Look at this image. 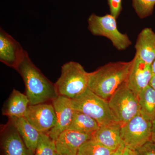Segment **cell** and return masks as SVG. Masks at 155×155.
I'll use <instances>...</instances> for the list:
<instances>
[{
    "instance_id": "cell-1",
    "label": "cell",
    "mask_w": 155,
    "mask_h": 155,
    "mask_svg": "<svg viewBox=\"0 0 155 155\" xmlns=\"http://www.w3.org/2000/svg\"><path fill=\"white\" fill-rule=\"evenodd\" d=\"M16 70L24 81L30 105L51 102L59 96L55 84L34 64L26 51Z\"/></svg>"
},
{
    "instance_id": "cell-13",
    "label": "cell",
    "mask_w": 155,
    "mask_h": 155,
    "mask_svg": "<svg viewBox=\"0 0 155 155\" xmlns=\"http://www.w3.org/2000/svg\"><path fill=\"white\" fill-rule=\"evenodd\" d=\"M92 135L67 130L61 134L55 140L58 155H77L79 148Z\"/></svg>"
},
{
    "instance_id": "cell-15",
    "label": "cell",
    "mask_w": 155,
    "mask_h": 155,
    "mask_svg": "<svg viewBox=\"0 0 155 155\" xmlns=\"http://www.w3.org/2000/svg\"><path fill=\"white\" fill-rule=\"evenodd\" d=\"M29 101L26 95L14 89L2 108V114L10 118L24 117Z\"/></svg>"
},
{
    "instance_id": "cell-16",
    "label": "cell",
    "mask_w": 155,
    "mask_h": 155,
    "mask_svg": "<svg viewBox=\"0 0 155 155\" xmlns=\"http://www.w3.org/2000/svg\"><path fill=\"white\" fill-rule=\"evenodd\" d=\"M121 126L117 122L101 126L92 138L110 149L116 150L123 144L121 137Z\"/></svg>"
},
{
    "instance_id": "cell-9",
    "label": "cell",
    "mask_w": 155,
    "mask_h": 155,
    "mask_svg": "<svg viewBox=\"0 0 155 155\" xmlns=\"http://www.w3.org/2000/svg\"><path fill=\"white\" fill-rule=\"evenodd\" d=\"M2 155H34L26 146L12 119L1 128Z\"/></svg>"
},
{
    "instance_id": "cell-30",
    "label": "cell",
    "mask_w": 155,
    "mask_h": 155,
    "mask_svg": "<svg viewBox=\"0 0 155 155\" xmlns=\"http://www.w3.org/2000/svg\"><path fill=\"white\" fill-rule=\"evenodd\" d=\"M152 140L153 142L155 143V137L152 139Z\"/></svg>"
},
{
    "instance_id": "cell-6",
    "label": "cell",
    "mask_w": 155,
    "mask_h": 155,
    "mask_svg": "<svg viewBox=\"0 0 155 155\" xmlns=\"http://www.w3.org/2000/svg\"><path fill=\"white\" fill-rule=\"evenodd\" d=\"M115 121L121 125L127 123L139 113L138 96L123 83L108 100Z\"/></svg>"
},
{
    "instance_id": "cell-2",
    "label": "cell",
    "mask_w": 155,
    "mask_h": 155,
    "mask_svg": "<svg viewBox=\"0 0 155 155\" xmlns=\"http://www.w3.org/2000/svg\"><path fill=\"white\" fill-rule=\"evenodd\" d=\"M132 61L110 62L89 72L88 88L104 99H109L126 82Z\"/></svg>"
},
{
    "instance_id": "cell-25",
    "label": "cell",
    "mask_w": 155,
    "mask_h": 155,
    "mask_svg": "<svg viewBox=\"0 0 155 155\" xmlns=\"http://www.w3.org/2000/svg\"><path fill=\"white\" fill-rule=\"evenodd\" d=\"M125 147H125V144L123 143V144L121 145L111 155H123Z\"/></svg>"
},
{
    "instance_id": "cell-17",
    "label": "cell",
    "mask_w": 155,
    "mask_h": 155,
    "mask_svg": "<svg viewBox=\"0 0 155 155\" xmlns=\"http://www.w3.org/2000/svg\"><path fill=\"white\" fill-rule=\"evenodd\" d=\"M11 119L13 120L18 133L26 146L35 154L40 132L32 126L24 117Z\"/></svg>"
},
{
    "instance_id": "cell-20",
    "label": "cell",
    "mask_w": 155,
    "mask_h": 155,
    "mask_svg": "<svg viewBox=\"0 0 155 155\" xmlns=\"http://www.w3.org/2000/svg\"><path fill=\"white\" fill-rule=\"evenodd\" d=\"M114 151L91 138L80 147L77 155H111Z\"/></svg>"
},
{
    "instance_id": "cell-7",
    "label": "cell",
    "mask_w": 155,
    "mask_h": 155,
    "mask_svg": "<svg viewBox=\"0 0 155 155\" xmlns=\"http://www.w3.org/2000/svg\"><path fill=\"white\" fill-rule=\"evenodd\" d=\"M121 137L125 147L132 150L142 146L152 138V122L139 113L121 126Z\"/></svg>"
},
{
    "instance_id": "cell-19",
    "label": "cell",
    "mask_w": 155,
    "mask_h": 155,
    "mask_svg": "<svg viewBox=\"0 0 155 155\" xmlns=\"http://www.w3.org/2000/svg\"><path fill=\"white\" fill-rule=\"evenodd\" d=\"M137 96L140 114L145 119L152 122L155 117V90L149 85Z\"/></svg>"
},
{
    "instance_id": "cell-14",
    "label": "cell",
    "mask_w": 155,
    "mask_h": 155,
    "mask_svg": "<svg viewBox=\"0 0 155 155\" xmlns=\"http://www.w3.org/2000/svg\"><path fill=\"white\" fill-rule=\"evenodd\" d=\"M134 48L135 54L142 61L152 65L155 58V32L145 28L139 34Z\"/></svg>"
},
{
    "instance_id": "cell-24",
    "label": "cell",
    "mask_w": 155,
    "mask_h": 155,
    "mask_svg": "<svg viewBox=\"0 0 155 155\" xmlns=\"http://www.w3.org/2000/svg\"><path fill=\"white\" fill-rule=\"evenodd\" d=\"M110 14L118 18L122 11V0H107Z\"/></svg>"
},
{
    "instance_id": "cell-21",
    "label": "cell",
    "mask_w": 155,
    "mask_h": 155,
    "mask_svg": "<svg viewBox=\"0 0 155 155\" xmlns=\"http://www.w3.org/2000/svg\"><path fill=\"white\" fill-rule=\"evenodd\" d=\"M34 155H58L55 141L46 133H41Z\"/></svg>"
},
{
    "instance_id": "cell-8",
    "label": "cell",
    "mask_w": 155,
    "mask_h": 155,
    "mask_svg": "<svg viewBox=\"0 0 155 155\" xmlns=\"http://www.w3.org/2000/svg\"><path fill=\"white\" fill-rule=\"evenodd\" d=\"M24 117L41 133H48L57 122L51 102L29 105Z\"/></svg>"
},
{
    "instance_id": "cell-10",
    "label": "cell",
    "mask_w": 155,
    "mask_h": 155,
    "mask_svg": "<svg viewBox=\"0 0 155 155\" xmlns=\"http://www.w3.org/2000/svg\"><path fill=\"white\" fill-rule=\"evenodd\" d=\"M131 61L126 83L128 88L137 96L150 85L153 74L151 65L145 63L136 55Z\"/></svg>"
},
{
    "instance_id": "cell-22",
    "label": "cell",
    "mask_w": 155,
    "mask_h": 155,
    "mask_svg": "<svg viewBox=\"0 0 155 155\" xmlns=\"http://www.w3.org/2000/svg\"><path fill=\"white\" fill-rule=\"evenodd\" d=\"M136 14L140 19L151 16L153 12L155 0H131Z\"/></svg>"
},
{
    "instance_id": "cell-23",
    "label": "cell",
    "mask_w": 155,
    "mask_h": 155,
    "mask_svg": "<svg viewBox=\"0 0 155 155\" xmlns=\"http://www.w3.org/2000/svg\"><path fill=\"white\" fill-rule=\"evenodd\" d=\"M133 150L135 155H155V143L150 140Z\"/></svg>"
},
{
    "instance_id": "cell-4",
    "label": "cell",
    "mask_w": 155,
    "mask_h": 155,
    "mask_svg": "<svg viewBox=\"0 0 155 155\" xmlns=\"http://www.w3.org/2000/svg\"><path fill=\"white\" fill-rule=\"evenodd\" d=\"M71 100L75 110L90 116L96 120L100 126L116 122L111 113L107 100L99 96L88 88Z\"/></svg>"
},
{
    "instance_id": "cell-18",
    "label": "cell",
    "mask_w": 155,
    "mask_h": 155,
    "mask_svg": "<svg viewBox=\"0 0 155 155\" xmlns=\"http://www.w3.org/2000/svg\"><path fill=\"white\" fill-rule=\"evenodd\" d=\"M96 120L79 111L75 110L68 130L93 135L100 128Z\"/></svg>"
},
{
    "instance_id": "cell-5",
    "label": "cell",
    "mask_w": 155,
    "mask_h": 155,
    "mask_svg": "<svg viewBox=\"0 0 155 155\" xmlns=\"http://www.w3.org/2000/svg\"><path fill=\"white\" fill-rule=\"evenodd\" d=\"M116 19L110 14L103 16L91 14L87 19L88 29L93 35L104 37L110 40L118 51H124L132 42L126 34L119 31Z\"/></svg>"
},
{
    "instance_id": "cell-29",
    "label": "cell",
    "mask_w": 155,
    "mask_h": 155,
    "mask_svg": "<svg viewBox=\"0 0 155 155\" xmlns=\"http://www.w3.org/2000/svg\"><path fill=\"white\" fill-rule=\"evenodd\" d=\"M153 75H155V58L151 65Z\"/></svg>"
},
{
    "instance_id": "cell-3",
    "label": "cell",
    "mask_w": 155,
    "mask_h": 155,
    "mask_svg": "<svg viewBox=\"0 0 155 155\" xmlns=\"http://www.w3.org/2000/svg\"><path fill=\"white\" fill-rule=\"evenodd\" d=\"M89 72L83 66L70 61L61 67V74L55 83L58 95L72 99L88 88Z\"/></svg>"
},
{
    "instance_id": "cell-11",
    "label": "cell",
    "mask_w": 155,
    "mask_h": 155,
    "mask_svg": "<svg viewBox=\"0 0 155 155\" xmlns=\"http://www.w3.org/2000/svg\"><path fill=\"white\" fill-rule=\"evenodd\" d=\"M51 103L55 112L57 122L48 134L55 141L61 133L68 130L73 119L75 110L72 106V100L65 97L58 96Z\"/></svg>"
},
{
    "instance_id": "cell-26",
    "label": "cell",
    "mask_w": 155,
    "mask_h": 155,
    "mask_svg": "<svg viewBox=\"0 0 155 155\" xmlns=\"http://www.w3.org/2000/svg\"><path fill=\"white\" fill-rule=\"evenodd\" d=\"M123 155H135L134 151L127 147H125Z\"/></svg>"
},
{
    "instance_id": "cell-27",
    "label": "cell",
    "mask_w": 155,
    "mask_h": 155,
    "mask_svg": "<svg viewBox=\"0 0 155 155\" xmlns=\"http://www.w3.org/2000/svg\"><path fill=\"white\" fill-rule=\"evenodd\" d=\"M150 85L155 90V75H153Z\"/></svg>"
},
{
    "instance_id": "cell-28",
    "label": "cell",
    "mask_w": 155,
    "mask_h": 155,
    "mask_svg": "<svg viewBox=\"0 0 155 155\" xmlns=\"http://www.w3.org/2000/svg\"><path fill=\"white\" fill-rule=\"evenodd\" d=\"M152 138H153L155 137V117L152 121Z\"/></svg>"
},
{
    "instance_id": "cell-12",
    "label": "cell",
    "mask_w": 155,
    "mask_h": 155,
    "mask_svg": "<svg viewBox=\"0 0 155 155\" xmlns=\"http://www.w3.org/2000/svg\"><path fill=\"white\" fill-rule=\"evenodd\" d=\"M19 42L2 28H0V61L6 66L17 69L25 54Z\"/></svg>"
}]
</instances>
